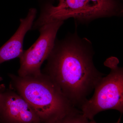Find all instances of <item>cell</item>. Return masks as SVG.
I'll use <instances>...</instances> for the list:
<instances>
[{"label": "cell", "instance_id": "6da1fadb", "mask_svg": "<svg viewBox=\"0 0 123 123\" xmlns=\"http://www.w3.org/2000/svg\"><path fill=\"white\" fill-rule=\"evenodd\" d=\"M91 42L76 32L55 43L43 73L74 106L80 108L105 74L95 68Z\"/></svg>", "mask_w": 123, "mask_h": 123}, {"label": "cell", "instance_id": "7a4b0ae2", "mask_svg": "<svg viewBox=\"0 0 123 123\" xmlns=\"http://www.w3.org/2000/svg\"><path fill=\"white\" fill-rule=\"evenodd\" d=\"M9 76L11 79L10 88L28 103L41 123L52 122L77 109L43 73L37 76Z\"/></svg>", "mask_w": 123, "mask_h": 123}, {"label": "cell", "instance_id": "3957f363", "mask_svg": "<svg viewBox=\"0 0 123 123\" xmlns=\"http://www.w3.org/2000/svg\"><path fill=\"white\" fill-rule=\"evenodd\" d=\"M122 5L117 0H62L57 6L46 4L33 27L39 28L55 21L73 18L80 23H86L101 18L119 17Z\"/></svg>", "mask_w": 123, "mask_h": 123}, {"label": "cell", "instance_id": "277c9868", "mask_svg": "<svg viewBox=\"0 0 123 123\" xmlns=\"http://www.w3.org/2000/svg\"><path fill=\"white\" fill-rule=\"evenodd\" d=\"M119 60L111 56L106 60L105 66L110 73L101 78L95 87L93 95L80 107L82 115L93 121L95 116L105 110H115L123 113V69L118 66Z\"/></svg>", "mask_w": 123, "mask_h": 123}, {"label": "cell", "instance_id": "5b68a950", "mask_svg": "<svg viewBox=\"0 0 123 123\" xmlns=\"http://www.w3.org/2000/svg\"><path fill=\"white\" fill-rule=\"evenodd\" d=\"M63 23V21H55L39 28V37L30 48L24 51L19 58L18 76H37L42 74L41 66L51 52L57 31Z\"/></svg>", "mask_w": 123, "mask_h": 123}, {"label": "cell", "instance_id": "8992f818", "mask_svg": "<svg viewBox=\"0 0 123 123\" xmlns=\"http://www.w3.org/2000/svg\"><path fill=\"white\" fill-rule=\"evenodd\" d=\"M0 89V123H41L25 99L11 88Z\"/></svg>", "mask_w": 123, "mask_h": 123}, {"label": "cell", "instance_id": "52a82bcc", "mask_svg": "<svg viewBox=\"0 0 123 123\" xmlns=\"http://www.w3.org/2000/svg\"><path fill=\"white\" fill-rule=\"evenodd\" d=\"M37 11L30 9L26 17L20 19V26L8 41L0 48V64L17 57L23 53V40L27 32L31 29Z\"/></svg>", "mask_w": 123, "mask_h": 123}, {"label": "cell", "instance_id": "ba28073f", "mask_svg": "<svg viewBox=\"0 0 123 123\" xmlns=\"http://www.w3.org/2000/svg\"><path fill=\"white\" fill-rule=\"evenodd\" d=\"M48 123H90L82 115L81 111L76 109L55 121Z\"/></svg>", "mask_w": 123, "mask_h": 123}, {"label": "cell", "instance_id": "9c48e42d", "mask_svg": "<svg viewBox=\"0 0 123 123\" xmlns=\"http://www.w3.org/2000/svg\"><path fill=\"white\" fill-rule=\"evenodd\" d=\"M120 120H121V118H120L118 120V121H117V122H116V123H120ZM90 123H96V122H95V121H94V120H93V121H90Z\"/></svg>", "mask_w": 123, "mask_h": 123}, {"label": "cell", "instance_id": "30bf717a", "mask_svg": "<svg viewBox=\"0 0 123 123\" xmlns=\"http://www.w3.org/2000/svg\"><path fill=\"white\" fill-rule=\"evenodd\" d=\"M2 80H3V79H2V77L0 76V81H2Z\"/></svg>", "mask_w": 123, "mask_h": 123}, {"label": "cell", "instance_id": "8fae6325", "mask_svg": "<svg viewBox=\"0 0 123 123\" xmlns=\"http://www.w3.org/2000/svg\"><path fill=\"white\" fill-rule=\"evenodd\" d=\"M59 2H61V1H62V0H59Z\"/></svg>", "mask_w": 123, "mask_h": 123}]
</instances>
